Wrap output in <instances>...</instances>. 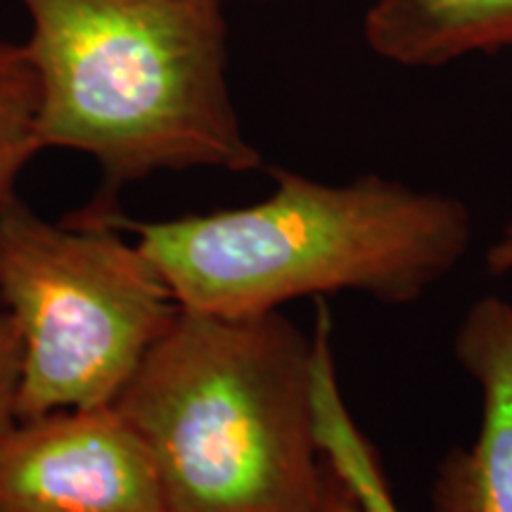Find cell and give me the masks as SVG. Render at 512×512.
<instances>
[{
	"mask_svg": "<svg viewBox=\"0 0 512 512\" xmlns=\"http://www.w3.org/2000/svg\"><path fill=\"white\" fill-rule=\"evenodd\" d=\"M112 195L55 226L0 211V302L19 339L17 420L117 401L181 306L110 216Z\"/></svg>",
	"mask_w": 512,
	"mask_h": 512,
	"instance_id": "4",
	"label": "cell"
},
{
	"mask_svg": "<svg viewBox=\"0 0 512 512\" xmlns=\"http://www.w3.org/2000/svg\"><path fill=\"white\" fill-rule=\"evenodd\" d=\"M254 3H271V0H254Z\"/></svg>",
	"mask_w": 512,
	"mask_h": 512,
	"instance_id": "13",
	"label": "cell"
},
{
	"mask_svg": "<svg viewBox=\"0 0 512 512\" xmlns=\"http://www.w3.org/2000/svg\"><path fill=\"white\" fill-rule=\"evenodd\" d=\"M114 406L150 448L166 512L320 510L313 335L280 311L181 309Z\"/></svg>",
	"mask_w": 512,
	"mask_h": 512,
	"instance_id": "3",
	"label": "cell"
},
{
	"mask_svg": "<svg viewBox=\"0 0 512 512\" xmlns=\"http://www.w3.org/2000/svg\"><path fill=\"white\" fill-rule=\"evenodd\" d=\"M19 339L8 313H0V437L17 422Z\"/></svg>",
	"mask_w": 512,
	"mask_h": 512,
	"instance_id": "10",
	"label": "cell"
},
{
	"mask_svg": "<svg viewBox=\"0 0 512 512\" xmlns=\"http://www.w3.org/2000/svg\"><path fill=\"white\" fill-rule=\"evenodd\" d=\"M363 38L377 57L401 67L496 53L512 48V0H375Z\"/></svg>",
	"mask_w": 512,
	"mask_h": 512,
	"instance_id": "7",
	"label": "cell"
},
{
	"mask_svg": "<svg viewBox=\"0 0 512 512\" xmlns=\"http://www.w3.org/2000/svg\"><path fill=\"white\" fill-rule=\"evenodd\" d=\"M41 88L24 43L0 41V211L15 195L22 169L41 152Z\"/></svg>",
	"mask_w": 512,
	"mask_h": 512,
	"instance_id": "9",
	"label": "cell"
},
{
	"mask_svg": "<svg viewBox=\"0 0 512 512\" xmlns=\"http://www.w3.org/2000/svg\"><path fill=\"white\" fill-rule=\"evenodd\" d=\"M41 150L100 164L112 195L157 171L259 169L228 86L226 0H19Z\"/></svg>",
	"mask_w": 512,
	"mask_h": 512,
	"instance_id": "2",
	"label": "cell"
},
{
	"mask_svg": "<svg viewBox=\"0 0 512 512\" xmlns=\"http://www.w3.org/2000/svg\"><path fill=\"white\" fill-rule=\"evenodd\" d=\"M328 463V460H325ZM318 512H363L358 505L356 496L351 494V489L342 477L332 470L328 463V475H325V494L323 503H320Z\"/></svg>",
	"mask_w": 512,
	"mask_h": 512,
	"instance_id": "11",
	"label": "cell"
},
{
	"mask_svg": "<svg viewBox=\"0 0 512 512\" xmlns=\"http://www.w3.org/2000/svg\"><path fill=\"white\" fill-rule=\"evenodd\" d=\"M453 354L482 394L475 441L441 460L432 512H512V299H477L460 320Z\"/></svg>",
	"mask_w": 512,
	"mask_h": 512,
	"instance_id": "6",
	"label": "cell"
},
{
	"mask_svg": "<svg viewBox=\"0 0 512 512\" xmlns=\"http://www.w3.org/2000/svg\"><path fill=\"white\" fill-rule=\"evenodd\" d=\"M313 411L323 458L347 482L363 512H401L396 508L375 448L349 413L332 354V316L318 304L313 325Z\"/></svg>",
	"mask_w": 512,
	"mask_h": 512,
	"instance_id": "8",
	"label": "cell"
},
{
	"mask_svg": "<svg viewBox=\"0 0 512 512\" xmlns=\"http://www.w3.org/2000/svg\"><path fill=\"white\" fill-rule=\"evenodd\" d=\"M266 200L171 221H131L185 311L221 318L273 313L299 297L368 294L413 304L448 278L472 242V214L458 197L377 174L320 183L275 169Z\"/></svg>",
	"mask_w": 512,
	"mask_h": 512,
	"instance_id": "1",
	"label": "cell"
},
{
	"mask_svg": "<svg viewBox=\"0 0 512 512\" xmlns=\"http://www.w3.org/2000/svg\"><path fill=\"white\" fill-rule=\"evenodd\" d=\"M0 512H166L150 448L114 403L17 420L0 437Z\"/></svg>",
	"mask_w": 512,
	"mask_h": 512,
	"instance_id": "5",
	"label": "cell"
},
{
	"mask_svg": "<svg viewBox=\"0 0 512 512\" xmlns=\"http://www.w3.org/2000/svg\"><path fill=\"white\" fill-rule=\"evenodd\" d=\"M486 271L491 275H505L512 273V221L501 230L496 242L486 249Z\"/></svg>",
	"mask_w": 512,
	"mask_h": 512,
	"instance_id": "12",
	"label": "cell"
}]
</instances>
